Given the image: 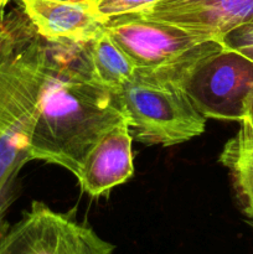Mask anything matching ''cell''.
<instances>
[{
    "label": "cell",
    "instance_id": "277c9868",
    "mask_svg": "<svg viewBox=\"0 0 253 254\" xmlns=\"http://www.w3.org/2000/svg\"><path fill=\"white\" fill-rule=\"evenodd\" d=\"M106 29L136 69L176 66L217 42L139 14L112 17Z\"/></svg>",
    "mask_w": 253,
    "mask_h": 254
},
{
    "label": "cell",
    "instance_id": "3957f363",
    "mask_svg": "<svg viewBox=\"0 0 253 254\" xmlns=\"http://www.w3.org/2000/svg\"><path fill=\"white\" fill-rule=\"evenodd\" d=\"M114 246L92 227L41 201L0 237V254H113Z\"/></svg>",
    "mask_w": 253,
    "mask_h": 254
},
{
    "label": "cell",
    "instance_id": "2e32d148",
    "mask_svg": "<svg viewBox=\"0 0 253 254\" xmlns=\"http://www.w3.org/2000/svg\"><path fill=\"white\" fill-rule=\"evenodd\" d=\"M9 1L10 0H0V16H4L5 15V7H6Z\"/></svg>",
    "mask_w": 253,
    "mask_h": 254
},
{
    "label": "cell",
    "instance_id": "8fae6325",
    "mask_svg": "<svg viewBox=\"0 0 253 254\" xmlns=\"http://www.w3.org/2000/svg\"><path fill=\"white\" fill-rule=\"evenodd\" d=\"M164 0H96L97 11L106 20L143 11Z\"/></svg>",
    "mask_w": 253,
    "mask_h": 254
},
{
    "label": "cell",
    "instance_id": "30bf717a",
    "mask_svg": "<svg viewBox=\"0 0 253 254\" xmlns=\"http://www.w3.org/2000/svg\"><path fill=\"white\" fill-rule=\"evenodd\" d=\"M220 161L230 171L241 210L253 227V131L245 123L225 144Z\"/></svg>",
    "mask_w": 253,
    "mask_h": 254
},
{
    "label": "cell",
    "instance_id": "7c38bea8",
    "mask_svg": "<svg viewBox=\"0 0 253 254\" xmlns=\"http://www.w3.org/2000/svg\"><path fill=\"white\" fill-rule=\"evenodd\" d=\"M225 49L238 52L253 61V24L232 30L220 40Z\"/></svg>",
    "mask_w": 253,
    "mask_h": 254
},
{
    "label": "cell",
    "instance_id": "ba28073f",
    "mask_svg": "<svg viewBox=\"0 0 253 254\" xmlns=\"http://www.w3.org/2000/svg\"><path fill=\"white\" fill-rule=\"evenodd\" d=\"M131 136L126 118L109 129L89 150L78 175L82 191L91 197L108 193L133 176Z\"/></svg>",
    "mask_w": 253,
    "mask_h": 254
},
{
    "label": "cell",
    "instance_id": "9a60e30c",
    "mask_svg": "<svg viewBox=\"0 0 253 254\" xmlns=\"http://www.w3.org/2000/svg\"><path fill=\"white\" fill-rule=\"evenodd\" d=\"M7 208L9 207H6V206H0V237L4 235L5 231L9 227L6 225V222H5V213H6Z\"/></svg>",
    "mask_w": 253,
    "mask_h": 254
},
{
    "label": "cell",
    "instance_id": "7a4b0ae2",
    "mask_svg": "<svg viewBox=\"0 0 253 254\" xmlns=\"http://www.w3.org/2000/svg\"><path fill=\"white\" fill-rule=\"evenodd\" d=\"M222 49L220 41L201 54L168 68L136 69L113 93L134 140L146 145L173 146L200 136L207 119L185 88L196 67Z\"/></svg>",
    "mask_w": 253,
    "mask_h": 254
},
{
    "label": "cell",
    "instance_id": "4fadbf2b",
    "mask_svg": "<svg viewBox=\"0 0 253 254\" xmlns=\"http://www.w3.org/2000/svg\"><path fill=\"white\" fill-rule=\"evenodd\" d=\"M24 29V21L17 17L0 16V56L12 49Z\"/></svg>",
    "mask_w": 253,
    "mask_h": 254
},
{
    "label": "cell",
    "instance_id": "6da1fadb",
    "mask_svg": "<svg viewBox=\"0 0 253 254\" xmlns=\"http://www.w3.org/2000/svg\"><path fill=\"white\" fill-rule=\"evenodd\" d=\"M45 79L30 144L31 160H41L78 175L94 144L124 117L113 93L92 79L82 45L47 42Z\"/></svg>",
    "mask_w": 253,
    "mask_h": 254
},
{
    "label": "cell",
    "instance_id": "52a82bcc",
    "mask_svg": "<svg viewBox=\"0 0 253 254\" xmlns=\"http://www.w3.org/2000/svg\"><path fill=\"white\" fill-rule=\"evenodd\" d=\"M25 20L44 41L63 46L84 45L108 22L96 0H19Z\"/></svg>",
    "mask_w": 253,
    "mask_h": 254
},
{
    "label": "cell",
    "instance_id": "5b68a950",
    "mask_svg": "<svg viewBox=\"0 0 253 254\" xmlns=\"http://www.w3.org/2000/svg\"><path fill=\"white\" fill-rule=\"evenodd\" d=\"M185 88L206 119L241 123L245 99L253 88V61L222 46L196 67Z\"/></svg>",
    "mask_w": 253,
    "mask_h": 254
},
{
    "label": "cell",
    "instance_id": "8992f818",
    "mask_svg": "<svg viewBox=\"0 0 253 254\" xmlns=\"http://www.w3.org/2000/svg\"><path fill=\"white\" fill-rule=\"evenodd\" d=\"M135 14L220 41L232 30L253 24V0H164Z\"/></svg>",
    "mask_w": 253,
    "mask_h": 254
},
{
    "label": "cell",
    "instance_id": "9c48e42d",
    "mask_svg": "<svg viewBox=\"0 0 253 254\" xmlns=\"http://www.w3.org/2000/svg\"><path fill=\"white\" fill-rule=\"evenodd\" d=\"M82 56L89 76L107 91L118 92L135 72V66L116 44L107 29L82 45Z\"/></svg>",
    "mask_w": 253,
    "mask_h": 254
},
{
    "label": "cell",
    "instance_id": "5bb4252c",
    "mask_svg": "<svg viewBox=\"0 0 253 254\" xmlns=\"http://www.w3.org/2000/svg\"><path fill=\"white\" fill-rule=\"evenodd\" d=\"M241 123H245L253 131V88L247 94L245 99V108H243V119Z\"/></svg>",
    "mask_w": 253,
    "mask_h": 254
}]
</instances>
